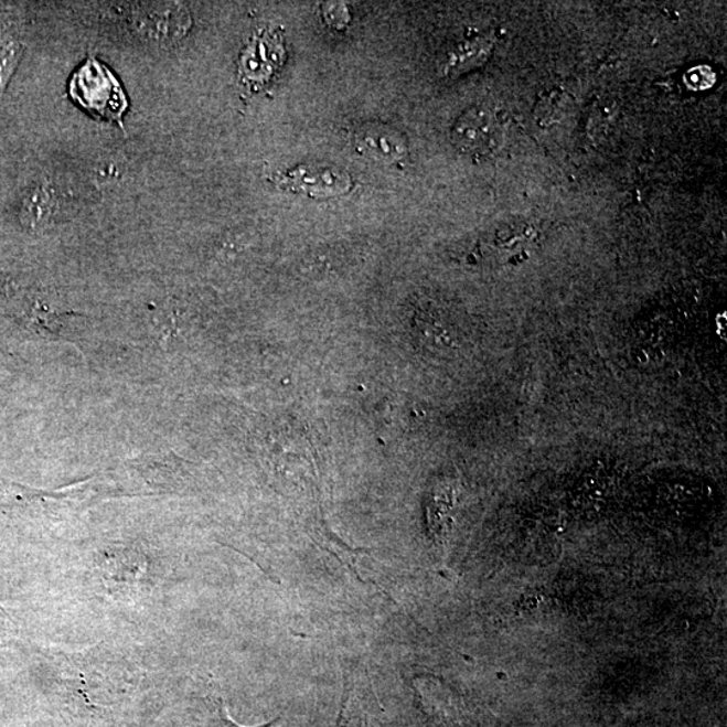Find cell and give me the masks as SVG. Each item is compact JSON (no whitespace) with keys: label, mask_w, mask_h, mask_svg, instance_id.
<instances>
[{"label":"cell","mask_w":727,"mask_h":727,"mask_svg":"<svg viewBox=\"0 0 727 727\" xmlns=\"http://www.w3.org/2000/svg\"><path fill=\"white\" fill-rule=\"evenodd\" d=\"M70 96L94 118L111 121L124 128V116L130 107L126 90L108 66L89 57L73 73Z\"/></svg>","instance_id":"cell-1"},{"label":"cell","mask_w":727,"mask_h":727,"mask_svg":"<svg viewBox=\"0 0 727 727\" xmlns=\"http://www.w3.org/2000/svg\"><path fill=\"white\" fill-rule=\"evenodd\" d=\"M126 6L128 29L146 44H174L191 29V14L182 3Z\"/></svg>","instance_id":"cell-2"},{"label":"cell","mask_w":727,"mask_h":727,"mask_svg":"<svg viewBox=\"0 0 727 727\" xmlns=\"http://www.w3.org/2000/svg\"><path fill=\"white\" fill-rule=\"evenodd\" d=\"M280 188L311 199L339 197L350 193L353 180L346 170L329 163H303L275 177Z\"/></svg>","instance_id":"cell-3"},{"label":"cell","mask_w":727,"mask_h":727,"mask_svg":"<svg viewBox=\"0 0 727 727\" xmlns=\"http://www.w3.org/2000/svg\"><path fill=\"white\" fill-rule=\"evenodd\" d=\"M26 15L21 3L0 2V107L24 52Z\"/></svg>","instance_id":"cell-4"},{"label":"cell","mask_w":727,"mask_h":727,"mask_svg":"<svg viewBox=\"0 0 727 727\" xmlns=\"http://www.w3.org/2000/svg\"><path fill=\"white\" fill-rule=\"evenodd\" d=\"M500 136L498 120L487 109H472L458 119L455 143L467 152H488L494 149Z\"/></svg>","instance_id":"cell-5"},{"label":"cell","mask_w":727,"mask_h":727,"mask_svg":"<svg viewBox=\"0 0 727 727\" xmlns=\"http://www.w3.org/2000/svg\"><path fill=\"white\" fill-rule=\"evenodd\" d=\"M279 36H272L268 33L255 36L250 44L244 51L240 61V73L243 81L248 84L266 83L279 65L282 45L279 44Z\"/></svg>","instance_id":"cell-6"},{"label":"cell","mask_w":727,"mask_h":727,"mask_svg":"<svg viewBox=\"0 0 727 727\" xmlns=\"http://www.w3.org/2000/svg\"><path fill=\"white\" fill-rule=\"evenodd\" d=\"M356 148L371 160L393 163L406 156L405 139L387 126H365L357 132Z\"/></svg>","instance_id":"cell-7"},{"label":"cell","mask_w":727,"mask_h":727,"mask_svg":"<svg viewBox=\"0 0 727 727\" xmlns=\"http://www.w3.org/2000/svg\"><path fill=\"white\" fill-rule=\"evenodd\" d=\"M52 192L45 185L30 188L22 200L21 220L26 227L36 228L51 218L54 206Z\"/></svg>","instance_id":"cell-8"},{"label":"cell","mask_w":727,"mask_h":727,"mask_svg":"<svg viewBox=\"0 0 727 727\" xmlns=\"http://www.w3.org/2000/svg\"><path fill=\"white\" fill-rule=\"evenodd\" d=\"M489 52H491V45L485 40L468 42V44H463L450 54L443 71L448 75L466 72L481 64L487 58Z\"/></svg>","instance_id":"cell-9"},{"label":"cell","mask_w":727,"mask_h":727,"mask_svg":"<svg viewBox=\"0 0 727 727\" xmlns=\"http://www.w3.org/2000/svg\"><path fill=\"white\" fill-rule=\"evenodd\" d=\"M11 633L12 627L11 621L9 620V616L6 614L2 609H0V643H3V641L8 639Z\"/></svg>","instance_id":"cell-10"}]
</instances>
